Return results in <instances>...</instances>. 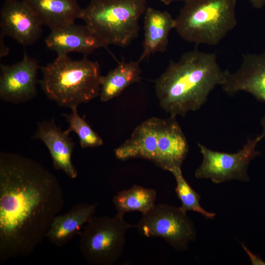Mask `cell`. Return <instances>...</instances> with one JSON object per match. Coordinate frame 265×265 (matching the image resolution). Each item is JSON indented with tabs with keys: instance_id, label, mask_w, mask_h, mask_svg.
<instances>
[{
	"instance_id": "5b68a950",
	"label": "cell",
	"mask_w": 265,
	"mask_h": 265,
	"mask_svg": "<svg viewBox=\"0 0 265 265\" xmlns=\"http://www.w3.org/2000/svg\"><path fill=\"white\" fill-rule=\"evenodd\" d=\"M146 4L147 0H90L81 19L108 45L125 47L138 37Z\"/></svg>"
},
{
	"instance_id": "7402d4cb",
	"label": "cell",
	"mask_w": 265,
	"mask_h": 265,
	"mask_svg": "<svg viewBox=\"0 0 265 265\" xmlns=\"http://www.w3.org/2000/svg\"><path fill=\"white\" fill-rule=\"evenodd\" d=\"M69 114H63L69 124L66 132L70 133L75 132L78 136L80 147L82 149L101 146L104 143L103 139L86 122L84 117L80 116L77 106L70 108Z\"/></svg>"
},
{
	"instance_id": "277c9868",
	"label": "cell",
	"mask_w": 265,
	"mask_h": 265,
	"mask_svg": "<svg viewBox=\"0 0 265 265\" xmlns=\"http://www.w3.org/2000/svg\"><path fill=\"white\" fill-rule=\"evenodd\" d=\"M175 18L185 41L216 46L237 26V0H187Z\"/></svg>"
},
{
	"instance_id": "6da1fadb",
	"label": "cell",
	"mask_w": 265,
	"mask_h": 265,
	"mask_svg": "<svg viewBox=\"0 0 265 265\" xmlns=\"http://www.w3.org/2000/svg\"><path fill=\"white\" fill-rule=\"evenodd\" d=\"M64 204L56 177L36 161L0 153V263L30 255Z\"/></svg>"
},
{
	"instance_id": "8992f818",
	"label": "cell",
	"mask_w": 265,
	"mask_h": 265,
	"mask_svg": "<svg viewBox=\"0 0 265 265\" xmlns=\"http://www.w3.org/2000/svg\"><path fill=\"white\" fill-rule=\"evenodd\" d=\"M80 233V248L84 259L93 265H111L122 256L126 234L135 225L127 223L124 216L116 214L93 216Z\"/></svg>"
},
{
	"instance_id": "7a4b0ae2",
	"label": "cell",
	"mask_w": 265,
	"mask_h": 265,
	"mask_svg": "<svg viewBox=\"0 0 265 265\" xmlns=\"http://www.w3.org/2000/svg\"><path fill=\"white\" fill-rule=\"evenodd\" d=\"M227 72L215 53L194 50L183 53L155 81L160 106L173 117L200 109L215 87L224 83Z\"/></svg>"
},
{
	"instance_id": "484cf974",
	"label": "cell",
	"mask_w": 265,
	"mask_h": 265,
	"mask_svg": "<svg viewBox=\"0 0 265 265\" xmlns=\"http://www.w3.org/2000/svg\"><path fill=\"white\" fill-rule=\"evenodd\" d=\"M261 125L262 127V133L260 134L262 138H265V114L261 120Z\"/></svg>"
},
{
	"instance_id": "3957f363",
	"label": "cell",
	"mask_w": 265,
	"mask_h": 265,
	"mask_svg": "<svg viewBox=\"0 0 265 265\" xmlns=\"http://www.w3.org/2000/svg\"><path fill=\"white\" fill-rule=\"evenodd\" d=\"M40 70L41 88L49 99L59 106L71 108L99 96L102 77L100 66L86 56L73 60L68 54L57 55Z\"/></svg>"
},
{
	"instance_id": "5bb4252c",
	"label": "cell",
	"mask_w": 265,
	"mask_h": 265,
	"mask_svg": "<svg viewBox=\"0 0 265 265\" xmlns=\"http://www.w3.org/2000/svg\"><path fill=\"white\" fill-rule=\"evenodd\" d=\"M33 138L40 140L47 147L55 169L63 171L71 179L77 178L78 172L71 160L75 143L69 133L59 128L53 119L39 122Z\"/></svg>"
},
{
	"instance_id": "7c38bea8",
	"label": "cell",
	"mask_w": 265,
	"mask_h": 265,
	"mask_svg": "<svg viewBox=\"0 0 265 265\" xmlns=\"http://www.w3.org/2000/svg\"><path fill=\"white\" fill-rule=\"evenodd\" d=\"M45 43L49 50L55 52L57 55L76 52L86 56L97 49L107 48L109 46L85 24L80 25L75 23L51 31Z\"/></svg>"
},
{
	"instance_id": "603a6c76",
	"label": "cell",
	"mask_w": 265,
	"mask_h": 265,
	"mask_svg": "<svg viewBox=\"0 0 265 265\" xmlns=\"http://www.w3.org/2000/svg\"><path fill=\"white\" fill-rule=\"evenodd\" d=\"M241 245L248 255L252 265H265V261H264L259 255L253 253L244 244H241Z\"/></svg>"
},
{
	"instance_id": "9a60e30c",
	"label": "cell",
	"mask_w": 265,
	"mask_h": 265,
	"mask_svg": "<svg viewBox=\"0 0 265 265\" xmlns=\"http://www.w3.org/2000/svg\"><path fill=\"white\" fill-rule=\"evenodd\" d=\"M159 118L151 117L139 124L130 137L116 148L114 154L121 160L140 158L155 162L158 144Z\"/></svg>"
},
{
	"instance_id": "d6986e66",
	"label": "cell",
	"mask_w": 265,
	"mask_h": 265,
	"mask_svg": "<svg viewBox=\"0 0 265 265\" xmlns=\"http://www.w3.org/2000/svg\"><path fill=\"white\" fill-rule=\"evenodd\" d=\"M139 60H122L106 75L102 77L100 99L106 102L120 95L130 85L140 81L141 71Z\"/></svg>"
},
{
	"instance_id": "ac0fdd59",
	"label": "cell",
	"mask_w": 265,
	"mask_h": 265,
	"mask_svg": "<svg viewBox=\"0 0 265 265\" xmlns=\"http://www.w3.org/2000/svg\"><path fill=\"white\" fill-rule=\"evenodd\" d=\"M97 204H75L66 213L57 215L48 231L47 238L53 245L62 247L68 243L82 226L93 216Z\"/></svg>"
},
{
	"instance_id": "4fadbf2b",
	"label": "cell",
	"mask_w": 265,
	"mask_h": 265,
	"mask_svg": "<svg viewBox=\"0 0 265 265\" xmlns=\"http://www.w3.org/2000/svg\"><path fill=\"white\" fill-rule=\"evenodd\" d=\"M158 145L154 164L170 172L181 167L189 151L186 138L176 117L159 118L158 126Z\"/></svg>"
},
{
	"instance_id": "d4e9b609",
	"label": "cell",
	"mask_w": 265,
	"mask_h": 265,
	"mask_svg": "<svg viewBox=\"0 0 265 265\" xmlns=\"http://www.w3.org/2000/svg\"><path fill=\"white\" fill-rule=\"evenodd\" d=\"M252 6L256 9H261L265 5V0H248Z\"/></svg>"
},
{
	"instance_id": "8fae6325",
	"label": "cell",
	"mask_w": 265,
	"mask_h": 265,
	"mask_svg": "<svg viewBox=\"0 0 265 265\" xmlns=\"http://www.w3.org/2000/svg\"><path fill=\"white\" fill-rule=\"evenodd\" d=\"M221 86L228 94L245 91L265 103V52L244 54L238 70L234 73L228 70Z\"/></svg>"
},
{
	"instance_id": "cb8c5ba5",
	"label": "cell",
	"mask_w": 265,
	"mask_h": 265,
	"mask_svg": "<svg viewBox=\"0 0 265 265\" xmlns=\"http://www.w3.org/2000/svg\"><path fill=\"white\" fill-rule=\"evenodd\" d=\"M4 37L0 35V58L3 57L5 56H6L9 51V48L6 47V46L5 45L3 38Z\"/></svg>"
},
{
	"instance_id": "e0dca14e",
	"label": "cell",
	"mask_w": 265,
	"mask_h": 265,
	"mask_svg": "<svg viewBox=\"0 0 265 265\" xmlns=\"http://www.w3.org/2000/svg\"><path fill=\"white\" fill-rule=\"evenodd\" d=\"M42 25L58 30L81 19L82 9L76 0H25Z\"/></svg>"
},
{
	"instance_id": "44dd1931",
	"label": "cell",
	"mask_w": 265,
	"mask_h": 265,
	"mask_svg": "<svg viewBox=\"0 0 265 265\" xmlns=\"http://www.w3.org/2000/svg\"><path fill=\"white\" fill-rule=\"evenodd\" d=\"M176 182L175 191L181 202L180 208L184 212L192 211L197 212L207 218L212 219L215 213L205 211L200 205L201 196L195 191L184 178L181 168H176L170 171Z\"/></svg>"
},
{
	"instance_id": "9c48e42d",
	"label": "cell",
	"mask_w": 265,
	"mask_h": 265,
	"mask_svg": "<svg viewBox=\"0 0 265 265\" xmlns=\"http://www.w3.org/2000/svg\"><path fill=\"white\" fill-rule=\"evenodd\" d=\"M40 66L25 52L23 59L10 65H0V98L13 104L30 100L37 94Z\"/></svg>"
},
{
	"instance_id": "52a82bcc",
	"label": "cell",
	"mask_w": 265,
	"mask_h": 265,
	"mask_svg": "<svg viewBox=\"0 0 265 265\" xmlns=\"http://www.w3.org/2000/svg\"><path fill=\"white\" fill-rule=\"evenodd\" d=\"M135 227L143 236L161 238L179 251L187 249L188 243L196 237L194 225L186 212L167 204L155 205L142 214Z\"/></svg>"
},
{
	"instance_id": "30bf717a",
	"label": "cell",
	"mask_w": 265,
	"mask_h": 265,
	"mask_svg": "<svg viewBox=\"0 0 265 265\" xmlns=\"http://www.w3.org/2000/svg\"><path fill=\"white\" fill-rule=\"evenodd\" d=\"M42 26L25 0H5L0 12V35L28 46L39 39Z\"/></svg>"
},
{
	"instance_id": "2e32d148",
	"label": "cell",
	"mask_w": 265,
	"mask_h": 265,
	"mask_svg": "<svg viewBox=\"0 0 265 265\" xmlns=\"http://www.w3.org/2000/svg\"><path fill=\"white\" fill-rule=\"evenodd\" d=\"M175 19L167 11L150 7L144 13L143 51L140 62L157 52L167 50L170 31L175 28Z\"/></svg>"
},
{
	"instance_id": "ba28073f",
	"label": "cell",
	"mask_w": 265,
	"mask_h": 265,
	"mask_svg": "<svg viewBox=\"0 0 265 265\" xmlns=\"http://www.w3.org/2000/svg\"><path fill=\"white\" fill-rule=\"evenodd\" d=\"M262 139L260 135L248 139L242 148L235 153L213 151L198 143L203 160L195 172V177L210 179L215 184L231 180L248 181V167L252 160L260 155L256 148Z\"/></svg>"
},
{
	"instance_id": "ffe728a7",
	"label": "cell",
	"mask_w": 265,
	"mask_h": 265,
	"mask_svg": "<svg viewBox=\"0 0 265 265\" xmlns=\"http://www.w3.org/2000/svg\"><path fill=\"white\" fill-rule=\"evenodd\" d=\"M157 193L155 190L134 185L132 187L118 192L113 198L117 214L124 216L133 211L144 214L156 205Z\"/></svg>"
},
{
	"instance_id": "4316f807",
	"label": "cell",
	"mask_w": 265,
	"mask_h": 265,
	"mask_svg": "<svg viewBox=\"0 0 265 265\" xmlns=\"http://www.w3.org/2000/svg\"><path fill=\"white\" fill-rule=\"evenodd\" d=\"M161 2H163L166 5H169L172 3L178 1H183L185 2L187 0H159Z\"/></svg>"
}]
</instances>
